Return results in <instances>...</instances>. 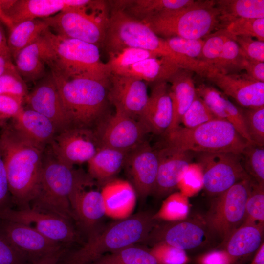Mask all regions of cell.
Masks as SVG:
<instances>
[{
	"mask_svg": "<svg viewBox=\"0 0 264 264\" xmlns=\"http://www.w3.org/2000/svg\"><path fill=\"white\" fill-rule=\"evenodd\" d=\"M0 147L12 203L18 209L29 208L38 190L45 149L6 123L1 126Z\"/></svg>",
	"mask_w": 264,
	"mask_h": 264,
	"instance_id": "cell-1",
	"label": "cell"
},
{
	"mask_svg": "<svg viewBox=\"0 0 264 264\" xmlns=\"http://www.w3.org/2000/svg\"><path fill=\"white\" fill-rule=\"evenodd\" d=\"M108 54L127 47L145 49L169 58L183 69L203 76L207 66L204 62L174 52L165 39L159 37L146 24L124 11L112 8L103 43Z\"/></svg>",
	"mask_w": 264,
	"mask_h": 264,
	"instance_id": "cell-2",
	"label": "cell"
},
{
	"mask_svg": "<svg viewBox=\"0 0 264 264\" xmlns=\"http://www.w3.org/2000/svg\"><path fill=\"white\" fill-rule=\"evenodd\" d=\"M156 223L154 215L140 212L92 232L81 247L59 260L58 264H90L103 255L143 242Z\"/></svg>",
	"mask_w": 264,
	"mask_h": 264,
	"instance_id": "cell-3",
	"label": "cell"
},
{
	"mask_svg": "<svg viewBox=\"0 0 264 264\" xmlns=\"http://www.w3.org/2000/svg\"><path fill=\"white\" fill-rule=\"evenodd\" d=\"M43 34L49 46L46 65L54 76L65 79L107 80L110 75L96 45L59 36L48 28Z\"/></svg>",
	"mask_w": 264,
	"mask_h": 264,
	"instance_id": "cell-4",
	"label": "cell"
},
{
	"mask_svg": "<svg viewBox=\"0 0 264 264\" xmlns=\"http://www.w3.org/2000/svg\"><path fill=\"white\" fill-rule=\"evenodd\" d=\"M52 75L72 127L93 129L105 116L109 79H65Z\"/></svg>",
	"mask_w": 264,
	"mask_h": 264,
	"instance_id": "cell-5",
	"label": "cell"
},
{
	"mask_svg": "<svg viewBox=\"0 0 264 264\" xmlns=\"http://www.w3.org/2000/svg\"><path fill=\"white\" fill-rule=\"evenodd\" d=\"M85 174L59 161L47 146L44 153L38 190L30 208L71 221L69 196Z\"/></svg>",
	"mask_w": 264,
	"mask_h": 264,
	"instance_id": "cell-6",
	"label": "cell"
},
{
	"mask_svg": "<svg viewBox=\"0 0 264 264\" xmlns=\"http://www.w3.org/2000/svg\"><path fill=\"white\" fill-rule=\"evenodd\" d=\"M165 136L168 145L196 153L241 154L250 143L229 122L218 118L192 128L179 127Z\"/></svg>",
	"mask_w": 264,
	"mask_h": 264,
	"instance_id": "cell-7",
	"label": "cell"
},
{
	"mask_svg": "<svg viewBox=\"0 0 264 264\" xmlns=\"http://www.w3.org/2000/svg\"><path fill=\"white\" fill-rule=\"evenodd\" d=\"M158 36L202 39L219 30V14L215 0H198L182 9L162 14L141 21Z\"/></svg>",
	"mask_w": 264,
	"mask_h": 264,
	"instance_id": "cell-8",
	"label": "cell"
},
{
	"mask_svg": "<svg viewBox=\"0 0 264 264\" xmlns=\"http://www.w3.org/2000/svg\"><path fill=\"white\" fill-rule=\"evenodd\" d=\"M254 182L251 178L242 180L214 197L203 217L212 235L220 238L223 244L244 221L246 202Z\"/></svg>",
	"mask_w": 264,
	"mask_h": 264,
	"instance_id": "cell-9",
	"label": "cell"
},
{
	"mask_svg": "<svg viewBox=\"0 0 264 264\" xmlns=\"http://www.w3.org/2000/svg\"><path fill=\"white\" fill-rule=\"evenodd\" d=\"M68 9L41 19L53 32L62 37L103 46L109 17L102 11L89 8Z\"/></svg>",
	"mask_w": 264,
	"mask_h": 264,
	"instance_id": "cell-10",
	"label": "cell"
},
{
	"mask_svg": "<svg viewBox=\"0 0 264 264\" xmlns=\"http://www.w3.org/2000/svg\"><path fill=\"white\" fill-rule=\"evenodd\" d=\"M211 236L203 217L156 223L143 242L151 246L164 243L185 251L205 246Z\"/></svg>",
	"mask_w": 264,
	"mask_h": 264,
	"instance_id": "cell-11",
	"label": "cell"
},
{
	"mask_svg": "<svg viewBox=\"0 0 264 264\" xmlns=\"http://www.w3.org/2000/svg\"><path fill=\"white\" fill-rule=\"evenodd\" d=\"M202 172L203 187L211 196L224 192L236 183L251 178L245 171L241 154L198 153Z\"/></svg>",
	"mask_w": 264,
	"mask_h": 264,
	"instance_id": "cell-12",
	"label": "cell"
},
{
	"mask_svg": "<svg viewBox=\"0 0 264 264\" xmlns=\"http://www.w3.org/2000/svg\"><path fill=\"white\" fill-rule=\"evenodd\" d=\"M105 116L93 129L100 147L129 151L145 140L149 132L139 120L115 109Z\"/></svg>",
	"mask_w": 264,
	"mask_h": 264,
	"instance_id": "cell-13",
	"label": "cell"
},
{
	"mask_svg": "<svg viewBox=\"0 0 264 264\" xmlns=\"http://www.w3.org/2000/svg\"><path fill=\"white\" fill-rule=\"evenodd\" d=\"M0 220L30 225L50 240L60 243L77 242L79 234L71 221L53 214L34 210L7 208L0 214Z\"/></svg>",
	"mask_w": 264,
	"mask_h": 264,
	"instance_id": "cell-14",
	"label": "cell"
},
{
	"mask_svg": "<svg viewBox=\"0 0 264 264\" xmlns=\"http://www.w3.org/2000/svg\"><path fill=\"white\" fill-rule=\"evenodd\" d=\"M48 146L59 161L71 167L88 163L100 148L93 129L77 127L57 133Z\"/></svg>",
	"mask_w": 264,
	"mask_h": 264,
	"instance_id": "cell-15",
	"label": "cell"
},
{
	"mask_svg": "<svg viewBox=\"0 0 264 264\" xmlns=\"http://www.w3.org/2000/svg\"><path fill=\"white\" fill-rule=\"evenodd\" d=\"M0 232L29 264L64 249L62 244L22 223L0 220Z\"/></svg>",
	"mask_w": 264,
	"mask_h": 264,
	"instance_id": "cell-16",
	"label": "cell"
},
{
	"mask_svg": "<svg viewBox=\"0 0 264 264\" xmlns=\"http://www.w3.org/2000/svg\"><path fill=\"white\" fill-rule=\"evenodd\" d=\"M24 104L25 108L47 118L54 125L57 134L72 127L51 72L37 81L24 99Z\"/></svg>",
	"mask_w": 264,
	"mask_h": 264,
	"instance_id": "cell-17",
	"label": "cell"
},
{
	"mask_svg": "<svg viewBox=\"0 0 264 264\" xmlns=\"http://www.w3.org/2000/svg\"><path fill=\"white\" fill-rule=\"evenodd\" d=\"M157 150L144 140L130 150L124 167L136 194L145 198L153 193L157 174Z\"/></svg>",
	"mask_w": 264,
	"mask_h": 264,
	"instance_id": "cell-18",
	"label": "cell"
},
{
	"mask_svg": "<svg viewBox=\"0 0 264 264\" xmlns=\"http://www.w3.org/2000/svg\"><path fill=\"white\" fill-rule=\"evenodd\" d=\"M93 179L86 174L75 185L69 196L73 220L85 231L91 232L105 214L101 191L88 189Z\"/></svg>",
	"mask_w": 264,
	"mask_h": 264,
	"instance_id": "cell-19",
	"label": "cell"
},
{
	"mask_svg": "<svg viewBox=\"0 0 264 264\" xmlns=\"http://www.w3.org/2000/svg\"><path fill=\"white\" fill-rule=\"evenodd\" d=\"M108 98L115 108L138 120L149 99L145 82L133 77L111 73Z\"/></svg>",
	"mask_w": 264,
	"mask_h": 264,
	"instance_id": "cell-20",
	"label": "cell"
},
{
	"mask_svg": "<svg viewBox=\"0 0 264 264\" xmlns=\"http://www.w3.org/2000/svg\"><path fill=\"white\" fill-rule=\"evenodd\" d=\"M205 77L242 106H264V82L251 78L246 73H224L211 68Z\"/></svg>",
	"mask_w": 264,
	"mask_h": 264,
	"instance_id": "cell-21",
	"label": "cell"
},
{
	"mask_svg": "<svg viewBox=\"0 0 264 264\" xmlns=\"http://www.w3.org/2000/svg\"><path fill=\"white\" fill-rule=\"evenodd\" d=\"M158 167L153 193L163 197L178 187L185 172L191 163V152L167 145L157 150Z\"/></svg>",
	"mask_w": 264,
	"mask_h": 264,
	"instance_id": "cell-22",
	"label": "cell"
},
{
	"mask_svg": "<svg viewBox=\"0 0 264 264\" xmlns=\"http://www.w3.org/2000/svg\"><path fill=\"white\" fill-rule=\"evenodd\" d=\"M172 117L173 105L167 82L154 83L138 120L149 132L164 135L170 126Z\"/></svg>",
	"mask_w": 264,
	"mask_h": 264,
	"instance_id": "cell-23",
	"label": "cell"
},
{
	"mask_svg": "<svg viewBox=\"0 0 264 264\" xmlns=\"http://www.w3.org/2000/svg\"><path fill=\"white\" fill-rule=\"evenodd\" d=\"M89 0H15L7 12L13 26L21 22L53 16L64 10L85 7Z\"/></svg>",
	"mask_w": 264,
	"mask_h": 264,
	"instance_id": "cell-24",
	"label": "cell"
},
{
	"mask_svg": "<svg viewBox=\"0 0 264 264\" xmlns=\"http://www.w3.org/2000/svg\"><path fill=\"white\" fill-rule=\"evenodd\" d=\"M106 215L123 220L131 216L136 201V193L129 181L112 179L105 183L101 191Z\"/></svg>",
	"mask_w": 264,
	"mask_h": 264,
	"instance_id": "cell-25",
	"label": "cell"
},
{
	"mask_svg": "<svg viewBox=\"0 0 264 264\" xmlns=\"http://www.w3.org/2000/svg\"><path fill=\"white\" fill-rule=\"evenodd\" d=\"M9 123L17 132L39 146L45 149L50 144L56 130L45 116L33 110L24 108Z\"/></svg>",
	"mask_w": 264,
	"mask_h": 264,
	"instance_id": "cell-26",
	"label": "cell"
},
{
	"mask_svg": "<svg viewBox=\"0 0 264 264\" xmlns=\"http://www.w3.org/2000/svg\"><path fill=\"white\" fill-rule=\"evenodd\" d=\"M49 50L48 43L43 33L16 55L14 58L15 66L26 82L38 81L46 75V61Z\"/></svg>",
	"mask_w": 264,
	"mask_h": 264,
	"instance_id": "cell-27",
	"label": "cell"
},
{
	"mask_svg": "<svg viewBox=\"0 0 264 264\" xmlns=\"http://www.w3.org/2000/svg\"><path fill=\"white\" fill-rule=\"evenodd\" d=\"M191 72L180 69L168 81L171 84L170 94L173 105V117L164 135L180 127L183 116L197 95Z\"/></svg>",
	"mask_w": 264,
	"mask_h": 264,
	"instance_id": "cell-28",
	"label": "cell"
},
{
	"mask_svg": "<svg viewBox=\"0 0 264 264\" xmlns=\"http://www.w3.org/2000/svg\"><path fill=\"white\" fill-rule=\"evenodd\" d=\"M193 0H135L110 2L112 8L124 11L132 18L143 21L167 12L182 9L194 3Z\"/></svg>",
	"mask_w": 264,
	"mask_h": 264,
	"instance_id": "cell-29",
	"label": "cell"
},
{
	"mask_svg": "<svg viewBox=\"0 0 264 264\" xmlns=\"http://www.w3.org/2000/svg\"><path fill=\"white\" fill-rule=\"evenodd\" d=\"M180 69L182 68L172 60L161 56L142 60L112 73L156 83L168 81Z\"/></svg>",
	"mask_w": 264,
	"mask_h": 264,
	"instance_id": "cell-30",
	"label": "cell"
},
{
	"mask_svg": "<svg viewBox=\"0 0 264 264\" xmlns=\"http://www.w3.org/2000/svg\"><path fill=\"white\" fill-rule=\"evenodd\" d=\"M264 225L244 222L223 244V248L236 262L255 253L263 238Z\"/></svg>",
	"mask_w": 264,
	"mask_h": 264,
	"instance_id": "cell-31",
	"label": "cell"
},
{
	"mask_svg": "<svg viewBox=\"0 0 264 264\" xmlns=\"http://www.w3.org/2000/svg\"><path fill=\"white\" fill-rule=\"evenodd\" d=\"M128 151L100 147L88 162V174L93 180L106 183L124 167Z\"/></svg>",
	"mask_w": 264,
	"mask_h": 264,
	"instance_id": "cell-32",
	"label": "cell"
},
{
	"mask_svg": "<svg viewBox=\"0 0 264 264\" xmlns=\"http://www.w3.org/2000/svg\"><path fill=\"white\" fill-rule=\"evenodd\" d=\"M215 6L219 14V29L238 19L264 18V0H219L215 1Z\"/></svg>",
	"mask_w": 264,
	"mask_h": 264,
	"instance_id": "cell-33",
	"label": "cell"
},
{
	"mask_svg": "<svg viewBox=\"0 0 264 264\" xmlns=\"http://www.w3.org/2000/svg\"><path fill=\"white\" fill-rule=\"evenodd\" d=\"M48 27L41 19L26 20L18 23L10 30L8 46L13 59L22 49L37 40Z\"/></svg>",
	"mask_w": 264,
	"mask_h": 264,
	"instance_id": "cell-34",
	"label": "cell"
},
{
	"mask_svg": "<svg viewBox=\"0 0 264 264\" xmlns=\"http://www.w3.org/2000/svg\"><path fill=\"white\" fill-rule=\"evenodd\" d=\"M90 264H160L148 249L135 245L103 255Z\"/></svg>",
	"mask_w": 264,
	"mask_h": 264,
	"instance_id": "cell-35",
	"label": "cell"
},
{
	"mask_svg": "<svg viewBox=\"0 0 264 264\" xmlns=\"http://www.w3.org/2000/svg\"><path fill=\"white\" fill-rule=\"evenodd\" d=\"M109 60L106 63L110 74L128 67L142 60L161 57L155 52L143 49L127 47L118 51L109 53Z\"/></svg>",
	"mask_w": 264,
	"mask_h": 264,
	"instance_id": "cell-36",
	"label": "cell"
},
{
	"mask_svg": "<svg viewBox=\"0 0 264 264\" xmlns=\"http://www.w3.org/2000/svg\"><path fill=\"white\" fill-rule=\"evenodd\" d=\"M241 154L247 174L255 183L264 186V148L249 143Z\"/></svg>",
	"mask_w": 264,
	"mask_h": 264,
	"instance_id": "cell-37",
	"label": "cell"
},
{
	"mask_svg": "<svg viewBox=\"0 0 264 264\" xmlns=\"http://www.w3.org/2000/svg\"><path fill=\"white\" fill-rule=\"evenodd\" d=\"M243 57L239 45L231 36L225 42L213 69L224 73H237L241 70Z\"/></svg>",
	"mask_w": 264,
	"mask_h": 264,
	"instance_id": "cell-38",
	"label": "cell"
},
{
	"mask_svg": "<svg viewBox=\"0 0 264 264\" xmlns=\"http://www.w3.org/2000/svg\"><path fill=\"white\" fill-rule=\"evenodd\" d=\"M185 195L175 193L170 195L164 201L159 211L154 215L156 220L170 221L184 219L187 217L188 208Z\"/></svg>",
	"mask_w": 264,
	"mask_h": 264,
	"instance_id": "cell-39",
	"label": "cell"
},
{
	"mask_svg": "<svg viewBox=\"0 0 264 264\" xmlns=\"http://www.w3.org/2000/svg\"><path fill=\"white\" fill-rule=\"evenodd\" d=\"M241 110L251 143L264 147V106Z\"/></svg>",
	"mask_w": 264,
	"mask_h": 264,
	"instance_id": "cell-40",
	"label": "cell"
},
{
	"mask_svg": "<svg viewBox=\"0 0 264 264\" xmlns=\"http://www.w3.org/2000/svg\"><path fill=\"white\" fill-rule=\"evenodd\" d=\"M28 93L26 82L13 64L0 76V95H10L24 101Z\"/></svg>",
	"mask_w": 264,
	"mask_h": 264,
	"instance_id": "cell-41",
	"label": "cell"
},
{
	"mask_svg": "<svg viewBox=\"0 0 264 264\" xmlns=\"http://www.w3.org/2000/svg\"><path fill=\"white\" fill-rule=\"evenodd\" d=\"M224 29L232 36L255 37L264 42V18L238 19Z\"/></svg>",
	"mask_w": 264,
	"mask_h": 264,
	"instance_id": "cell-42",
	"label": "cell"
},
{
	"mask_svg": "<svg viewBox=\"0 0 264 264\" xmlns=\"http://www.w3.org/2000/svg\"><path fill=\"white\" fill-rule=\"evenodd\" d=\"M231 36L224 29L218 30L214 34L206 36L200 61L214 68L225 42Z\"/></svg>",
	"mask_w": 264,
	"mask_h": 264,
	"instance_id": "cell-43",
	"label": "cell"
},
{
	"mask_svg": "<svg viewBox=\"0 0 264 264\" xmlns=\"http://www.w3.org/2000/svg\"><path fill=\"white\" fill-rule=\"evenodd\" d=\"M244 222L264 224V186L255 182L246 202Z\"/></svg>",
	"mask_w": 264,
	"mask_h": 264,
	"instance_id": "cell-44",
	"label": "cell"
},
{
	"mask_svg": "<svg viewBox=\"0 0 264 264\" xmlns=\"http://www.w3.org/2000/svg\"><path fill=\"white\" fill-rule=\"evenodd\" d=\"M216 118L203 100L197 94L183 116L181 123L185 128H192Z\"/></svg>",
	"mask_w": 264,
	"mask_h": 264,
	"instance_id": "cell-45",
	"label": "cell"
},
{
	"mask_svg": "<svg viewBox=\"0 0 264 264\" xmlns=\"http://www.w3.org/2000/svg\"><path fill=\"white\" fill-rule=\"evenodd\" d=\"M165 40L174 52L200 61L204 40L190 39L177 37L168 38Z\"/></svg>",
	"mask_w": 264,
	"mask_h": 264,
	"instance_id": "cell-46",
	"label": "cell"
},
{
	"mask_svg": "<svg viewBox=\"0 0 264 264\" xmlns=\"http://www.w3.org/2000/svg\"><path fill=\"white\" fill-rule=\"evenodd\" d=\"M196 90L197 95L203 100L216 118L225 120L224 101L226 97L221 92L204 84L199 85Z\"/></svg>",
	"mask_w": 264,
	"mask_h": 264,
	"instance_id": "cell-47",
	"label": "cell"
},
{
	"mask_svg": "<svg viewBox=\"0 0 264 264\" xmlns=\"http://www.w3.org/2000/svg\"><path fill=\"white\" fill-rule=\"evenodd\" d=\"M160 264H187L190 261L186 251L164 243H157L149 249Z\"/></svg>",
	"mask_w": 264,
	"mask_h": 264,
	"instance_id": "cell-48",
	"label": "cell"
},
{
	"mask_svg": "<svg viewBox=\"0 0 264 264\" xmlns=\"http://www.w3.org/2000/svg\"><path fill=\"white\" fill-rule=\"evenodd\" d=\"M243 56L248 59L264 62V42L247 36H233Z\"/></svg>",
	"mask_w": 264,
	"mask_h": 264,
	"instance_id": "cell-49",
	"label": "cell"
},
{
	"mask_svg": "<svg viewBox=\"0 0 264 264\" xmlns=\"http://www.w3.org/2000/svg\"><path fill=\"white\" fill-rule=\"evenodd\" d=\"M24 100L7 95H0V126L16 117L24 109Z\"/></svg>",
	"mask_w": 264,
	"mask_h": 264,
	"instance_id": "cell-50",
	"label": "cell"
},
{
	"mask_svg": "<svg viewBox=\"0 0 264 264\" xmlns=\"http://www.w3.org/2000/svg\"><path fill=\"white\" fill-rule=\"evenodd\" d=\"M203 187L202 172L200 166L190 163L180 180L178 187L183 194L188 192L196 191Z\"/></svg>",
	"mask_w": 264,
	"mask_h": 264,
	"instance_id": "cell-51",
	"label": "cell"
},
{
	"mask_svg": "<svg viewBox=\"0 0 264 264\" xmlns=\"http://www.w3.org/2000/svg\"><path fill=\"white\" fill-rule=\"evenodd\" d=\"M224 111L226 116L225 120L232 125L236 131L242 137L249 143H251L247 132L242 110L239 109L225 98Z\"/></svg>",
	"mask_w": 264,
	"mask_h": 264,
	"instance_id": "cell-52",
	"label": "cell"
},
{
	"mask_svg": "<svg viewBox=\"0 0 264 264\" xmlns=\"http://www.w3.org/2000/svg\"><path fill=\"white\" fill-rule=\"evenodd\" d=\"M0 264H28L24 258L0 232Z\"/></svg>",
	"mask_w": 264,
	"mask_h": 264,
	"instance_id": "cell-53",
	"label": "cell"
},
{
	"mask_svg": "<svg viewBox=\"0 0 264 264\" xmlns=\"http://www.w3.org/2000/svg\"><path fill=\"white\" fill-rule=\"evenodd\" d=\"M198 264H235L237 262L224 249L208 251L197 258Z\"/></svg>",
	"mask_w": 264,
	"mask_h": 264,
	"instance_id": "cell-54",
	"label": "cell"
},
{
	"mask_svg": "<svg viewBox=\"0 0 264 264\" xmlns=\"http://www.w3.org/2000/svg\"><path fill=\"white\" fill-rule=\"evenodd\" d=\"M11 203L12 200L7 173L0 147V214L11 207Z\"/></svg>",
	"mask_w": 264,
	"mask_h": 264,
	"instance_id": "cell-55",
	"label": "cell"
},
{
	"mask_svg": "<svg viewBox=\"0 0 264 264\" xmlns=\"http://www.w3.org/2000/svg\"><path fill=\"white\" fill-rule=\"evenodd\" d=\"M241 69H244L251 78L264 82V62L254 61L243 57Z\"/></svg>",
	"mask_w": 264,
	"mask_h": 264,
	"instance_id": "cell-56",
	"label": "cell"
},
{
	"mask_svg": "<svg viewBox=\"0 0 264 264\" xmlns=\"http://www.w3.org/2000/svg\"><path fill=\"white\" fill-rule=\"evenodd\" d=\"M15 0H0V22L5 24L9 30L13 24L7 15V12L11 7Z\"/></svg>",
	"mask_w": 264,
	"mask_h": 264,
	"instance_id": "cell-57",
	"label": "cell"
},
{
	"mask_svg": "<svg viewBox=\"0 0 264 264\" xmlns=\"http://www.w3.org/2000/svg\"><path fill=\"white\" fill-rule=\"evenodd\" d=\"M65 249L48 255L39 261L28 264H58L59 260L65 253Z\"/></svg>",
	"mask_w": 264,
	"mask_h": 264,
	"instance_id": "cell-58",
	"label": "cell"
},
{
	"mask_svg": "<svg viewBox=\"0 0 264 264\" xmlns=\"http://www.w3.org/2000/svg\"><path fill=\"white\" fill-rule=\"evenodd\" d=\"M0 55L12 58L8 46L7 39L4 31L0 23Z\"/></svg>",
	"mask_w": 264,
	"mask_h": 264,
	"instance_id": "cell-59",
	"label": "cell"
},
{
	"mask_svg": "<svg viewBox=\"0 0 264 264\" xmlns=\"http://www.w3.org/2000/svg\"><path fill=\"white\" fill-rule=\"evenodd\" d=\"M250 264H264V243L263 242L254 253Z\"/></svg>",
	"mask_w": 264,
	"mask_h": 264,
	"instance_id": "cell-60",
	"label": "cell"
},
{
	"mask_svg": "<svg viewBox=\"0 0 264 264\" xmlns=\"http://www.w3.org/2000/svg\"><path fill=\"white\" fill-rule=\"evenodd\" d=\"M13 64L11 58L0 55V76Z\"/></svg>",
	"mask_w": 264,
	"mask_h": 264,
	"instance_id": "cell-61",
	"label": "cell"
}]
</instances>
